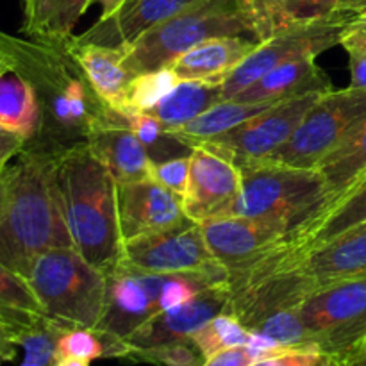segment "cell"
Listing matches in <instances>:
<instances>
[{
	"mask_svg": "<svg viewBox=\"0 0 366 366\" xmlns=\"http://www.w3.org/2000/svg\"><path fill=\"white\" fill-rule=\"evenodd\" d=\"M71 38V36H70ZM68 38L64 41L68 52L74 56L82 74L92 84L93 92L106 102L111 109L118 111L124 100L125 89L132 75L124 66V46H106L95 43H74Z\"/></svg>",
	"mask_w": 366,
	"mask_h": 366,
	"instance_id": "22",
	"label": "cell"
},
{
	"mask_svg": "<svg viewBox=\"0 0 366 366\" xmlns=\"http://www.w3.org/2000/svg\"><path fill=\"white\" fill-rule=\"evenodd\" d=\"M250 332H259V335L268 336L286 349L317 350V347L311 343L310 335L304 327V322L297 307H286V310H279L268 315L263 320L257 322L250 329Z\"/></svg>",
	"mask_w": 366,
	"mask_h": 366,
	"instance_id": "34",
	"label": "cell"
},
{
	"mask_svg": "<svg viewBox=\"0 0 366 366\" xmlns=\"http://www.w3.org/2000/svg\"><path fill=\"white\" fill-rule=\"evenodd\" d=\"M329 89H332L329 75L318 66L317 57L307 56L279 64L232 99L243 102H281Z\"/></svg>",
	"mask_w": 366,
	"mask_h": 366,
	"instance_id": "20",
	"label": "cell"
},
{
	"mask_svg": "<svg viewBox=\"0 0 366 366\" xmlns=\"http://www.w3.org/2000/svg\"><path fill=\"white\" fill-rule=\"evenodd\" d=\"M340 45L345 50H366V13L356 14L343 29Z\"/></svg>",
	"mask_w": 366,
	"mask_h": 366,
	"instance_id": "39",
	"label": "cell"
},
{
	"mask_svg": "<svg viewBox=\"0 0 366 366\" xmlns=\"http://www.w3.org/2000/svg\"><path fill=\"white\" fill-rule=\"evenodd\" d=\"M224 100L222 82L181 81L159 104L147 113L154 114L167 131L182 127Z\"/></svg>",
	"mask_w": 366,
	"mask_h": 366,
	"instance_id": "27",
	"label": "cell"
},
{
	"mask_svg": "<svg viewBox=\"0 0 366 366\" xmlns=\"http://www.w3.org/2000/svg\"><path fill=\"white\" fill-rule=\"evenodd\" d=\"M366 120V89H329L307 109L292 138L259 163L315 168Z\"/></svg>",
	"mask_w": 366,
	"mask_h": 366,
	"instance_id": "7",
	"label": "cell"
},
{
	"mask_svg": "<svg viewBox=\"0 0 366 366\" xmlns=\"http://www.w3.org/2000/svg\"><path fill=\"white\" fill-rule=\"evenodd\" d=\"M66 329L49 317L16 336L18 347L24 350L20 366H52L57 360V342Z\"/></svg>",
	"mask_w": 366,
	"mask_h": 366,
	"instance_id": "33",
	"label": "cell"
},
{
	"mask_svg": "<svg viewBox=\"0 0 366 366\" xmlns=\"http://www.w3.org/2000/svg\"><path fill=\"white\" fill-rule=\"evenodd\" d=\"M325 357L317 350H286L264 360L254 361L252 366H324Z\"/></svg>",
	"mask_w": 366,
	"mask_h": 366,
	"instance_id": "38",
	"label": "cell"
},
{
	"mask_svg": "<svg viewBox=\"0 0 366 366\" xmlns=\"http://www.w3.org/2000/svg\"><path fill=\"white\" fill-rule=\"evenodd\" d=\"M311 343L324 357H338L366 343V277L315 290L297 306Z\"/></svg>",
	"mask_w": 366,
	"mask_h": 366,
	"instance_id": "8",
	"label": "cell"
},
{
	"mask_svg": "<svg viewBox=\"0 0 366 366\" xmlns=\"http://www.w3.org/2000/svg\"><path fill=\"white\" fill-rule=\"evenodd\" d=\"M170 274H156L122 261L106 275V304L95 331L106 345V357H117L125 338L161 313V292Z\"/></svg>",
	"mask_w": 366,
	"mask_h": 366,
	"instance_id": "10",
	"label": "cell"
},
{
	"mask_svg": "<svg viewBox=\"0 0 366 366\" xmlns=\"http://www.w3.org/2000/svg\"><path fill=\"white\" fill-rule=\"evenodd\" d=\"M250 338V331L229 313L217 315L206 325L192 336V342L204 356V360L214 352L231 347H245Z\"/></svg>",
	"mask_w": 366,
	"mask_h": 366,
	"instance_id": "32",
	"label": "cell"
},
{
	"mask_svg": "<svg viewBox=\"0 0 366 366\" xmlns=\"http://www.w3.org/2000/svg\"><path fill=\"white\" fill-rule=\"evenodd\" d=\"M57 357H77L92 363L106 357V345L93 329H66L57 342Z\"/></svg>",
	"mask_w": 366,
	"mask_h": 366,
	"instance_id": "36",
	"label": "cell"
},
{
	"mask_svg": "<svg viewBox=\"0 0 366 366\" xmlns=\"http://www.w3.org/2000/svg\"><path fill=\"white\" fill-rule=\"evenodd\" d=\"M214 259L236 274L279 245L292 231L285 218L274 217H218L200 224Z\"/></svg>",
	"mask_w": 366,
	"mask_h": 366,
	"instance_id": "13",
	"label": "cell"
},
{
	"mask_svg": "<svg viewBox=\"0 0 366 366\" xmlns=\"http://www.w3.org/2000/svg\"><path fill=\"white\" fill-rule=\"evenodd\" d=\"M350 59V86L366 89V50H347Z\"/></svg>",
	"mask_w": 366,
	"mask_h": 366,
	"instance_id": "42",
	"label": "cell"
},
{
	"mask_svg": "<svg viewBox=\"0 0 366 366\" xmlns=\"http://www.w3.org/2000/svg\"><path fill=\"white\" fill-rule=\"evenodd\" d=\"M118 222L122 239L167 231L184 222L182 197L152 179L118 184Z\"/></svg>",
	"mask_w": 366,
	"mask_h": 366,
	"instance_id": "16",
	"label": "cell"
},
{
	"mask_svg": "<svg viewBox=\"0 0 366 366\" xmlns=\"http://www.w3.org/2000/svg\"><path fill=\"white\" fill-rule=\"evenodd\" d=\"M179 82L181 81L170 66L134 75L125 89L118 113L124 117L132 113H147L159 104Z\"/></svg>",
	"mask_w": 366,
	"mask_h": 366,
	"instance_id": "29",
	"label": "cell"
},
{
	"mask_svg": "<svg viewBox=\"0 0 366 366\" xmlns=\"http://www.w3.org/2000/svg\"><path fill=\"white\" fill-rule=\"evenodd\" d=\"M197 0H124L109 16H100L95 25L71 36L74 43H95L106 46H127L143 32L181 13Z\"/></svg>",
	"mask_w": 366,
	"mask_h": 366,
	"instance_id": "18",
	"label": "cell"
},
{
	"mask_svg": "<svg viewBox=\"0 0 366 366\" xmlns=\"http://www.w3.org/2000/svg\"><path fill=\"white\" fill-rule=\"evenodd\" d=\"M354 16L356 14L350 11L338 7L331 16L324 20L285 29L259 41L256 49L224 79L222 82L224 100L236 97L279 64L307 56L318 57L325 50L340 45L343 29Z\"/></svg>",
	"mask_w": 366,
	"mask_h": 366,
	"instance_id": "9",
	"label": "cell"
},
{
	"mask_svg": "<svg viewBox=\"0 0 366 366\" xmlns=\"http://www.w3.org/2000/svg\"><path fill=\"white\" fill-rule=\"evenodd\" d=\"M122 2L124 0H92V4H100V7H102V16H109L111 13H114L120 7Z\"/></svg>",
	"mask_w": 366,
	"mask_h": 366,
	"instance_id": "46",
	"label": "cell"
},
{
	"mask_svg": "<svg viewBox=\"0 0 366 366\" xmlns=\"http://www.w3.org/2000/svg\"><path fill=\"white\" fill-rule=\"evenodd\" d=\"M124 261L156 274H209L229 277L204 239L200 224L186 218L175 227L124 243Z\"/></svg>",
	"mask_w": 366,
	"mask_h": 366,
	"instance_id": "12",
	"label": "cell"
},
{
	"mask_svg": "<svg viewBox=\"0 0 366 366\" xmlns=\"http://www.w3.org/2000/svg\"><path fill=\"white\" fill-rule=\"evenodd\" d=\"M39 125L41 107L31 82L16 70L0 75V127L31 142Z\"/></svg>",
	"mask_w": 366,
	"mask_h": 366,
	"instance_id": "26",
	"label": "cell"
},
{
	"mask_svg": "<svg viewBox=\"0 0 366 366\" xmlns=\"http://www.w3.org/2000/svg\"><path fill=\"white\" fill-rule=\"evenodd\" d=\"M192 156V154H189ZM189 156L174 157V159L161 161V163H152L150 167V179L156 181L157 184L164 186L170 192L177 193L182 197L188 188L189 179Z\"/></svg>",
	"mask_w": 366,
	"mask_h": 366,
	"instance_id": "37",
	"label": "cell"
},
{
	"mask_svg": "<svg viewBox=\"0 0 366 366\" xmlns=\"http://www.w3.org/2000/svg\"><path fill=\"white\" fill-rule=\"evenodd\" d=\"M131 122L132 131L143 143V147L149 152L152 163H161V161L174 159V157L189 156L193 149L179 142L172 132L164 129V125L150 113H132L127 114Z\"/></svg>",
	"mask_w": 366,
	"mask_h": 366,
	"instance_id": "31",
	"label": "cell"
},
{
	"mask_svg": "<svg viewBox=\"0 0 366 366\" xmlns=\"http://www.w3.org/2000/svg\"><path fill=\"white\" fill-rule=\"evenodd\" d=\"M25 145H27V139L24 136L0 127V174L25 149Z\"/></svg>",
	"mask_w": 366,
	"mask_h": 366,
	"instance_id": "41",
	"label": "cell"
},
{
	"mask_svg": "<svg viewBox=\"0 0 366 366\" xmlns=\"http://www.w3.org/2000/svg\"><path fill=\"white\" fill-rule=\"evenodd\" d=\"M256 38L245 0H197L124 46V66L134 75L167 68L193 46L213 38ZM259 41V39H257Z\"/></svg>",
	"mask_w": 366,
	"mask_h": 366,
	"instance_id": "4",
	"label": "cell"
},
{
	"mask_svg": "<svg viewBox=\"0 0 366 366\" xmlns=\"http://www.w3.org/2000/svg\"><path fill=\"white\" fill-rule=\"evenodd\" d=\"M340 0H252L247 4L259 41L297 25L313 24L331 16Z\"/></svg>",
	"mask_w": 366,
	"mask_h": 366,
	"instance_id": "24",
	"label": "cell"
},
{
	"mask_svg": "<svg viewBox=\"0 0 366 366\" xmlns=\"http://www.w3.org/2000/svg\"><path fill=\"white\" fill-rule=\"evenodd\" d=\"M254 357L250 356L245 347H231L214 352L206 357L202 366H252Z\"/></svg>",
	"mask_w": 366,
	"mask_h": 366,
	"instance_id": "40",
	"label": "cell"
},
{
	"mask_svg": "<svg viewBox=\"0 0 366 366\" xmlns=\"http://www.w3.org/2000/svg\"><path fill=\"white\" fill-rule=\"evenodd\" d=\"M229 297H231L229 282L224 281L204 290L195 299L175 310L154 315L150 320H147L142 327L136 329L129 338L120 343L117 357L127 360L129 354L136 350L154 349V347L192 340V336L211 318L227 313Z\"/></svg>",
	"mask_w": 366,
	"mask_h": 366,
	"instance_id": "14",
	"label": "cell"
},
{
	"mask_svg": "<svg viewBox=\"0 0 366 366\" xmlns=\"http://www.w3.org/2000/svg\"><path fill=\"white\" fill-rule=\"evenodd\" d=\"M89 4L92 0H46L36 24L24 34L45 41H66Z\"/></svg>",
	"mask_w": 366,
	"mask_h": 366,
	"instance_id": "30",
	"label": "cell"
},
{
	"mask_svg": "<svg viewBox=\"0 0 366 366\" xmlns=\"http://www.w3.org/2000/svg\"><path fill=\"white\" fill-rule=\"evenodd\" d=\"M257 39L247 36L213 38L193 46L170 64L179 81H214L224 79L257 46Z\"/></svg>",
	"mask_w": 366,
	"mask_h": 366,
	"instance_id": "21",
	"label": "cell"
},
{
	"mask_svg": "<svg viewBox=\"0 0 366 366\" xmlns=\"http://www.w3.org/2000/svg\"><path fill=\"white\" fill-rule=\"evenodd\" d=\"M189 179L182 195V207L189 220L202 224L225 217L242 192V172L218 154L193 147Z\"/></svg>",
	"mask_w": 366,
	"mask_h": 366,
	"instance_id": "15",
	"label": "cell"
},
{
	"mask_svg": "<svg viewBox=\"0 0 366 366\" xmlns=\"http://www.w3.org/2000/svg\"><path fill=\"white\" fill-rule=\"evenodd\" d=\"M338 7L354 14H361L366 13V0H340Z\"/></svg>",
	"mask_w": 366,
	"mask_h": 366,
	"instance_id": "45",
	"label": "cell"
},
{
	"mask_svg": "<svg viewBox=\"0 0 366 366\" xmlns=\"http://www.w3.org/2000/svg\"><path fill=\"white\" fill-rule=\"evenodd\" d=\"M74 247L57 179V150L27 142L0 174V263L27 279L39 254Z\"/></svg>",
	"mask_w": 366,
	"mask_h": 366,
	"instance_id": "1",
	"label": "cell"
},
{
	"mask_svg": "<svg viewBox=\"0 0 366 366\" xmlns=\"http://www.w3.org/2000/svg\"><path fill=\"white\" fill-rule=\"evenodd\" d=\"M320 95L322 93H311L274 104L245 124L199 147L218 154L238 168L268 159L292 138L304 114Z\"/></svg>",
	"mask_w": 366,
	"mask_h": 366,
	"instance_id": "11",
	"label": "cell"
},
{
	"mask_svg": "<svg viewBox=\"0 0 366 366\" xmlns=\"http://www.w3.org/2000/svg\"><path fill=\"white\" fill-rule=\"evenodd\" d=\"M360 350H366V343L363 345V349H360Z\"/></svg>",
	"mask_w": 366,
	"mask_h": 366,
	"instance_id": "49",
	"label": "cell"
},
{
	"mask_svg": "<svg viewBox=\"0 0 366 366\" xmlns=\"http://www.w3.org/2000/svg\"><path fill=\"white\" fill-rule=\"evenodd\" d=\"M315 168L320 172L325 188L324 204H322V209L317 213L320 214L322 211L331 207L343 193L349 192L366 174V120L361 122Z\"/></svg>",
	"mask_w": 366,
	"mask_h": 366,
	"instance_id": "23",
	"label": "cell"
},
{
	"mask_svg": "<svg viewBox=\"0 0 366 366\" xmlns=\"http://www.w3.org/2000/svg\"><path fill=\"white\" fill-rule=\"evenodd\" d=\"M45 317L34 292L24 275L0 263V322L16 336L34 327Z\"/></svg>",
	"mask_w": 366,
	"mask_h": 366,
	"instance_id": "28",
	"label": "cell"
},
{
	"mask_svg": "<svg viewBox=\"0 0 366 366\" xmlns=\"http://www.w3.org/2000/svg\"><path fill=\"white\" fill-rule=\"evenodd\" d=\"M9 70H13V66H11L9 57H7L6 54H4L2 50H0V75H4V74H6V71H9Z\"/></svg>",
	"mask_w": 366,
	"mask_h": 366,
	"instance_id": "48",
	"label": "cell"
},
{
	"mask_svg": "<svg viewBox=\"0 0 366 366\" xmlns=\"http://www.w3.org/2000/svg\"><path fill=\"white\" fill-rule=\"evenodd\" d=\"M93 156L109 170L117 184L150 179L149 152L132 131L131 122L114 109H107L93 122L86 134Z\"/></svg>",
	"mask_w": 366,
	"mask_h": 366,
	"instance_id": "17",
	"label": "cell"
},
{
	"mask_svg": "<svg viewBox=\"0 0 366 366\" xmlns=\"http://www.w3.org/2000/svg\"><path fill=\"white\" fill-rule=\"evenodd\" d=\"M324 366H366V350H356L338 357H325Z\"/></svg>",
	"mask_w": 366,
	"mask_h": 366,
	"instance_id": "44",
	"label": "cell"
},
{
	"mask_svg": "<svg viewBox=\"0 0 366 366\" xmlns=\"http://www.w3.org/2000/svg\"><path fill=\"white\" fill-rule=\"evenodd\" d=\"M366 220V174L347 193H343L331 207L322 211L317 217L310 218L304 224L286 234L279 243L275 252L297 254L307 250L317 243L325 242L354 225Z\"/></svg>",
	"mask_w": 366,
	"mask_h": 366,
	"instance_id": "19",
	"label": "cell"
},
{
	"mask_svg": "<svg viewBox=\"0 0 366 366\" xmlns=\"http://www.w3.org/2000/svg\"><path fill=\"white\" fill-rule=\"evenodd\" d=\"M274 104L277 102H243V100L225 99L214 104L213 107H209L206 113L197 117L189 124L172 129L168 132H172L179 142L193 149V147L202 145V143L209 142V139L245 124L247 120L257 117V114L267 111Z\"/></svg>",
	"mask_w": 366,
	"mask_h": 366,
	"instance_id": "25",
	"label": "cell"
},
{
	"mask_svg": "<svg viewBox=\"0 0 366 366\" xmlns=\"http://www.w3.org/2000/svg\"><path fill=\"white\" fill-rule=\"evenodd\" d=\"M52 366H89V361L77 360V357H57Z\"/></svg>",
	"mask_w": 366,
	"mask_h": 366,
	"instance_id": "47",
	"label": "cell"
},
{
	"mask_svg": "<svg viewBox=\"0 0 366 366\" xmlns=\"http://www.w3.org/2000/svg\"><path fill=\"white\" fill-rule=\"evenodd\" d=\"M129 361L152 363L157 366H202L204 356L192 340L170 343V345L154 347V349L136 350L129 354Z\"/></svg>",
	"mask_w": 366,
	"mask_h": 366,
	"instance_id": "35",
	"label": "cell"
},
{
	"mask_svg": "<svg viewBox=\"0 0 366 366\" xmlns=\"http://www.w3.org/2000/svg\"><path fill=\"white\" fill-rule=\"evenodd\" d=\"M18 349L20 347L16 342V332L0 322V366L16 360Z\"/></svg>",
	"mask_w": 366,
	"mask_h": 366,
	"instance_id": "43",
	"label": "cell"
},
{
	"mask_svg": "<svg viewBox=\"0 0 366 366\" xmlns=\"http://www.w3.org/2000/svg\"><path fill=\"white\" fill-rule=\"evenodd\" d=\"M45 317L64 329L95 331L106 304V274L75 247L39 254L27 274Z\"/></svg>",
	"mask_w": 366,
	"mask_h": 366,
	"instance_id": "5",
	"label": "cell"
},
{
	"mask_svg": "<svg viewBox=\"0 0 366 366\" xmlns=\"http://www.w3.org/2000/svg\"><path fill=\"white\" fill-rule=\"evenodd\" d=\"M0 50L38 95L41 125L31 142L57 152L84 142L93 122L109 106L93 92L86 75L77 74L79 64L64 41L24 39L0 32Z\"/></svg>",
	"mask_w": 366,
	"mask_h": 366,
	"instance_id": "2",
	"label": "cell"
},
{
	"mask_svg": "<svg viewBox=\"0 0 366 366\" xmlns=\"http://www.w3.org/2000/svg\"><path fill=\"white\" fill-rule=\"evenodd\" d=\"M57 179L71 243L107 275L124 261L117 181L86 142L57 152Z\"/></svg>",
	"mask_w": 366,
	"mask_h": 366,
	"instance_id": "3",
	"label": "cell"
},
{
	"mask_svg": "<svg viewBox=\"0 0 366 366\" xmlns=\"http://www.w3.org/2000/svg\"><path fill=\"white\" fill-rule=\"evenodd\" d=\"M239 172L242 192L225 217L285 218L295 229L322 209L325 188L317 168L254 163Z\"/></svg>",
	"mask_w": 366,
	"mask_h": 366,
	"instance_id": "6",
	"label": "cell"
}]
</instances>
